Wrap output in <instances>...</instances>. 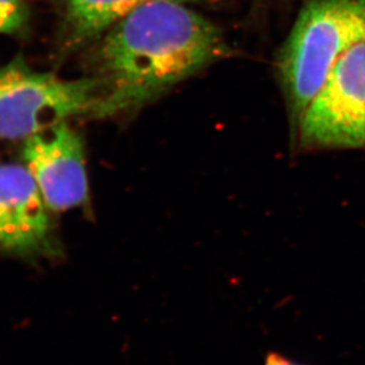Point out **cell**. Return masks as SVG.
I'll list each match as a JSON object with an SVG mask.
<instances>
[{
	"mask_svg": "<svg viewBox=\"0 0 365 365\" xmlns=\"http://www.w3.org/2000/svg\"><path fill=\"white\" fill-rule=\"evenodd\" d=\"M221 30L180 0H151L106 32L93 115L134 113L230 56Z\"/></svg>",
	"mask_w": 365,
	"mask_h": 365,
	"instance_id": "6da1fadb",
	"label": "cell"
},
{
	"mask_svg": "<svg viewBox=\"0 0 365 365\" xmlns=\"http://www.w3.org/2000/svg\"><path fill=\"white\" fill-rule=\"evenodd\" d=\"M98 93L95 78L63 80L12 61L0 68V139H26L71 116L93 115Z\"/></svg>",
	"mask_w": 365,
	"mask_h": 365,
	"instance_id": "3957f363",
	"label": "cell"
},
{
	"mask_svg": "<svg viewBox=\"0 0 365 365\" xmlns=\"http://www.w3.org/2000/svg\"><path fill=\"white\" fill-rule=\"evenodd\" d=\"M297 130L302 148L365 150V41L338 58Z\"/></svg>",
	"mask_w": 365,
	"mask_h": 365,
	"instance_id": "277c9868",
	"label": "cell"
},
{
	"mask_svg": "<svg viewBox=\"0 0 365 365\" xmlns=\"http://www.w3.org/2000/svg\"><path fill=\"white\" fill-rule=\"evenodd\" d=\"M264 365H298L292 363L291 361H288L287 359H284L282 356L279 354H268L267 359H266V363Z\"/></svg>",
	"mask_w": 365,
	"mask_h": 365,
	"instance_id": "9c48e42d",
	"label": "cell"
},
{
	"mask_svg": "<svg viewBox=\"0 0 365 365\" xmlns=\"http://www.w3.org/2000/svg\"><path fill=\"white\" fill-rule=\"evenodd\" d=\"M28 19L29 10L24 0H0V35L21 31Z\"/></svg>",
	"mask_w": 365,
	"mask_h": 365,
	"instance_id": "ba28073f",
	"label": "cell"
},
{
	"mask_svg": "<svg viewBox=\"0 0 365 365\" xmlns=\"http://www.w3.org/2000/svg\"><path fill=\"white\" fill-rule=\"evenodd\" d=\"M151 0H63L71 39L83 42L105 34L120 19ZM190 3L195 0H180Z\"/></svg>",
	"mask_w": 365,
	"mask_h": 365,
	"instance_id": "52a82bcc",
	"label": "cell"
},
{
	"mask_svg": "<svg viewBox=\"0 0 365 365\" xmlns=\"http://www.w3.org/2000/svg\"><path fill=\"white\" fill-rule=\"evenodd\" d=\"M37 182L26 166L0 165V248L42 253L49 248L50 220Z\"/></svg>",
	"mask_w": 365,
	"mask_h": 365,
	"instance_id": "8992f818",
	"label": "cell"
},
{
	"mask_svg": "<svg viewBox=\"0 0 365 365\" xmlns=\"http://www.w3.org/2000/svg\"><path fill=\"white\" fill-rule=\"evenodd\" d=\"M365 41V0H307L277 58L293 125L338 58Z\"/></svg>",
	"mask_w": 365,
	"mask_h": 365,
	"instance_id": "7a4b0ae2",
	"label": "cell"
},
{
	"mask_svg": "<svg viewBox=\"0 0 365 365\" xmlns=\"http://www.w3.org/2000/svg\"><path fill=\"white\" fill-rule=\"evenodd\" d=\"M25 166L49 209L64 211L88 200V177L80 137L66 123L25 139Z\"/></svg>",
	"mask_w": 365,
	"mask_h": 365,
	"instance_id": "5b68a950",
	"label": "cell"
}]
</instances>
